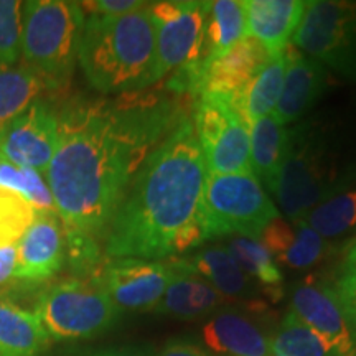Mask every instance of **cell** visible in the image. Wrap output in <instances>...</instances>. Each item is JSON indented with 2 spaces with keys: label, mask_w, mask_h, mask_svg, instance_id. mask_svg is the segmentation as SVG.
Masks as SVG:
<instances>
[{
  "label": "cell",
  "mask_w": 356,
  "mask_h": 356,
  "mask_svg": "<svg viewBox=\"0 0 356 356\" xmlns=\"http://www.w3.org/2000/svg\"><path fill=\"white\" fill-rule=\"evenodd\" d=\"M184 119L175 101L139 92L65 111L44 170L63 228L104 234L144 160Z\"/></svg>",
  "instance_id": "6da1fadb"
},
{
  "label": "cell",
  "mask_w": 356,
  "mask_h": 356,
  "mask_svg": "<svg viewBox=\"0 0 356 356\" xmlns=\"http://www.w3.org/2000/svg\"><path fill=\"white\" fill-rule=\"evenodd\" d=\"M208 170L193 122L184 119L144 160L106 231L111 259L160 261L178 256L200 228Z\"/></svg>",
  "instance_id": "7a4b0ae2"
},
{
  "label": "cell",
  "mask_w": 356,
  "mask_h": 356,
  "mask_svg": "<svg viewBox=\"0 0 356 356\" xmlns=\"http://www.w3.org/2000/svg\"><path fill=\"white\" fill-rule=\"evenodd\" d=\"M356 185V154L337 126L310 118L289 129L287 150L273 193L291 221Z\"/></svg>",
  "instance_id": "3957f363"
},
{
  "label": "cell",
  "mask_w": 356,
  "mask_h": 356,
  "mask_svg": "<svg viewBox=\"0 0 356 356\" xmlns=\"http://www.w3.org/2000/svg\"><path fill=\"white\" fill-rule=\"evenodd\" d=\"M150 3L126 15H88L78 60L102 95H131L154 84L155 30Z\"/></svg>",
  "instance_id": "277c9868"
},
{
  "label": "cell",
  "mask_w": 356,
  "mask_h": 356,
  "mask_svg": "<svg viewBox=\"0 0 356 356\" xmlns=\"http://www.w3.org/2000/svg\"><path fill=\"white\" fill-rule=\"evenodd\" d=\"M81 3L30 0L22 10V56L53 86L65 83L78 60L84 29Z\"/></svg>",
  "instance_id": "5b68a950"
},
{
  "label": "cell",
  "mask_w": 356,
  "mask_h": 356,
  "mask_svg": "<svg viewBox=\"0 0 356 356\" xmlns=\"http://www.w3.org/2000/svg\"><path fill=\"white\" fill-rule=\"evenodd\" d=\"M280 213L254 173L208 175L200 203L204 239L244 236L259 239Z\"/></svg>",
  "instance_id": "8992f818"
},
{
  "label": "cell",
  "mask_w": 356,
  "mask_h": 356,
  "mask_svg": "<svg viewBox=\"0 0 356 356\" xmlns=\"http://www.w3.org/2000/svg\"><path fill=\"white\" fill-rule=\"evenodd\" d=\"M35 314L50 340H89L113 328L121 310L95 279H66L40 293Z\"/></svg>",
  "instance_id": "52a82bcc"
},
{
  "label": "cell",
  "mask_w": 356,
  "mask_h": 356,
  "mask_svg": "<svg viewBox=\"0 0 356 356\" xmlns=\"http://www.w3.org/2000/svg\"><path fill=\"white\" fill-rule=\"evenodd\" d=\"M292 44L356 84V0H309Z\"/></svg>",
  "instance_id": "ba28073f"
},
{
  "label": "cell",
  "mask_w": 356,
  "mask_h": 356,
  "mask_svg": "<svg viewBox=\"0 0 356 356\" xmlns=\"http://www.w3.org/2000/svg\"><path fill=\"white\" fill-rule=\"evenodd\" d=\"M193 127L208 175L252 173L249 127L228 97L200 95L195 101Z\"/></svg>",
  "instance_id": "9c48e42d"
},
{
  "label": "cell",
  "mask_w": 356,
  "mask_h": 356,
  "mask_svg": "<svg viewBox=\"0 0 356 356\" xmlns=\"http://www.w3.org/2000/svg\"><path fill=\"white\" fill-rule=\"evenodd\" d=\"M210 3L200 0L150 3L155 30L154 83L181 66L202 63Z\"/></svg>",
  "instance_id": "30bf717a"
},
{
  "label": "cell",
  "mask_w": 356,
  "mask_h": 356,
  "mask_svg": "<svg viewBox=\"0 0 356 356\" xmlns=\"http://www.w3.org/2000/svg\"><path fill=\"white\" fill-rule=\"evenodd\" d=\"M172 259H109L91 275L121 312H154L173 275Z\"/></svg>",
  "instance_id": "8fae6325"
},
{
  "label": "cell",
  "mask_w": 356,
  "mask_h": 356,
  "mask_svg": "<svg viewBox=\"0 0 356 356\" xmlns=\"http://www.w3.org/2000/svg\"><path fill=\"white\" fill-rule=\"evenodd\" d=\"M58 149V118L35 101L0 134V160L22 168L44 172Z\"/></svg>",
  "instance_id": "7c38bea8"
},
{
  "label": "cell",
  "mask_w": 356,
  "mask_h": 356,
  "mask_svg": "<svg viewBox=\"0 0 356 356\" xmlns=\"http://www.w3.org/2000/svg\"><path fill=\"white\" fill-rule=\"evenodd\" d=\"M291 312L307 327L327 338L341 356H356V333L335 286L315 275L304 279L292 289Z\"/></svg>",
  "instance_id": "4fadbf2b"
},
{
  "label": "cell",
  "mask_w": 356,
  "mask_h": 356,
  "mask_svg": "<svg viewBox=\"0 0 356 356\" xmlns=\"http://www.w3.org/2000/svg\"><path fill=\"white\" fill-rule=\"evenodd\" d=\"M65 228L56 213H37L33 225L17 244L15 279L44 282L63 267Z\"/></svg>",
  "instance_id": "5bb4252c"
},
{
  "label": "cell",
  "mask_w": 356,
  "mask_h": 356,
  "mask_svg": "<svg viewBox=\"0 0 356 356\" xmlns=\"http://www.w3.org/2000/svg\"><path fill=\"white\" fill-rule=\"evenodd\" d=\"M286 53V74L282 91L274 118L282 124H292L309 113L328 89V70L314 58L307 56L293 44L284 50Z\"/></svg>",
  "instance_id": "9a60e30c"
},
{
  "label": "cell",
  "mask_w": 356,
  "mask_h": 356,
  "mask_svg": "<svg viewBox=\"0 0 356 356\" xmlns=\"http://www.w3.org/2000/svg\"><path fill=\"white\" fill-rule=\"evenodd\" d=\"M246 35L259 42L270 56L291 44L304 17L305 0H246Z\"/></svg>",
  "instance_id": "2e32d148"
},
{
  "label": "cell",
  "mask_w": 356,
  "mask_h": 356,
  "mask_svg": "<svg viewBox=\"0 0 356 356\" xmlns=\"http://www.w3.org/2000/svg\"><path fill=\"white\" fill-rule=\"evenodd\" d=\"M270 55L257 40L246 37L225 55L207 65L203 92H215L233 102L254 79Z\"/></svg>",
  "instance_id": "e0dca14e"
},
{
  "label": "cell",
  "mask_w": 356,
  "mask_h": 356,
  "mask_svg": "<svg viewBox=\"0 0 356 356\" xmlns=\"http://www.w3.org/2000/svg\"><path fill=\"white\" fill-rule=\"evenodd\" d=\"M259 241L274 257L289 269H310L327 256L328 241L310 228L305 220L275 218L262 231Z\"/></svg>",
  "instance_id": "ac0fdd59"
},
{
  "label": "cell",
  "mask_w": 356,
  "mask_h": 356,
  "mask_svg": "<svg viewBox=\"0 0 356 356\" xmlns=\"http://www.w3.org/2000/svg\"><path fill=\"white\" fill-rule=\"evenodd\" d=\"M207 348L220 356H273L270 338L246 315L222 310L202 328Z\"/></svg>",
  "instance_id": "d6986e66"
},
{
  "label": "cell",
  "mask_w": 356,
  "mask_h": 356,
  "mask_svg": "<svg viewBox=\"0 0 356 356\" xmlns=\"http://www.w3.org/2000/svg\"><path fill=\"white\" fill-rule=\"evenodd\" d=\"M185 261L188 262L195 274L208 280L221 293L222 299L248 302L252 309L266 307L261 300L256 282L249 279L241 267L236 264L226 246L215 244V246L204 248Z\"/></svg>",
  "instance_id": "ffe728a7"
},
{
  "label": "cell",
  "mask_w": 356,
  "mask_h": 356,
  "mask_svg": "<svg viewBox=\"0 0 356 356\" xmlns=\"http://www.w3.org/2000/svg\"><path fill=\"white\" fill-rule=\"evenodd\" d=\"M50 341L33 310L0 299V356H37Z\"/></svg>",
  "instance_id": "44dd1931"
},
{
  "label": "cell",
  "mask_w": 356,
  "mask_h": 356,
  "mask_svg": "<svg viewBox=\"0 0 356 356\" xmlns=\"http://www.w3.org/2000/svg\"><path fill=\"white\" fill-rule=\"evenodd\" d=\"M289 129L274 114L257 119L249 126L252 173L273 193L287 150Z\"/></svg>",
  "instance_id": "7402d4cb"
},
{
  "label": "cell",
  "mask_w": 356,
  "mask_h": 356,
  "mask_svg": "<svg viewBox=\"0 0 356 356\" xmlns=\"http://www.w3.org/2000/svg\"><path fill=\"white\" fill-rule=\"evenodd\" d=\"M286 74V53L269 58L248 88L233 101L236 111L249 127L257 119L274 113Z\"/></svg>",
  "instance_id": "603a6c76"
},
{
  "label": "cell",
  "mask_w": 356,
  "mask_h": 356,
  "mask_svg": "<svg viewBox=\"0 0 356 356\" xmlns=\"http://www.w3.org/2000/svg\"><path fill=\"white\" fill-rule=\"evenodd\" d=\"M246 8L241 0H215L210 3L204 30L203 63L210 65L246 38Z\"/></svg>",
  "instance_id": "cb8c5ba5"
},
{
  "label": "cell",
  "mask_w": 356,
  "mask_h": 356,
  "mask_svg": "<svg viewBox=\"0 0 356 356\" xmlns=\"http://www.w3.org/2000/svg\"><path fill=\"white\" fill-rule=\"evenodd\" d=\"M50 88L56 86L30 66H0V134Z\"/></svg>",
  "instance_id": "d4e9b609"
},
{
  "label": "cell",
  "mask_w": 356,
  "mask_h": 356,
  "mask_svg": "<svg viewBox=\"0 0 356 356\" xmlns=\"http://www.w3.org/2000/svg\"><path fill=\"white\" fill-rule=\"evenodd\" d=\"M228 251L233 256L236 264L251 280H256L257 286L264 289L266 296L277 300L282 296V273L274 261L273 254L259 239L244 238V236H231L228 241Z\"/></svg>",
  "instance_id": "484cf974"
},
{
  "label": "cell",
  "mask_w": 356,
  "mask_h": 356,
  "mask_svg": "<svg viewBox=\"0 0 356 356\" xmlns=\"http://www.w3.org/2000/svg\"><path fill=\"white\" fill-rule=\"evenodd\" d=\"M327 241L356 233V185L341 191L302 218Z\"/></svg>",
  "instance_id": "4316f807"
},
{
  "label": "cell",
  "mask_w": 356,
  "mask_h": 356,
  "mask_svg": "<svg viewBox=\"0 0 356 356\" xmlns=\"http://www.w3.org/2000/svg\"><path fill=\"white\" fill-rule=\"evenodd\" d=\"M270 348L286 356H341L327 338L300 322L292 312L280 320Z\"/></svg>",
  "instance_id": "83f0119b"
},
{
  "label": "cell",
  "mask_w": 356,
  "mask_h": 356,
  "mask_svg": "<svg viewBox=\"0 0 356 356\" xmlns=\"http://www.w3.org/2000/svg\"><path fill=\"white\" fill-rule=\"evenodd\" d=\"M35 218L37 210L24 195L0 186V249L17 246Z\"/></svg>",
  "instance_id": "f1b7e54d"
},
{
  "label": "cell",
  "mask_w": 356,
  "mask_h": 356,
  "mask_svg": "<svg viewBox=\"0 0 356 356\" xmlns=\"http://www.w3.org/2000/svg\"><path fill=\"white\" fill-rule=\"evenodd\" d=\"M172 262L175 270H173L170 284H168L162 300L154 309V314L180 320H191L193 314L190 309V293L195 273L185 259H172Z\"/></svg>",
  "instance_id": "f546056e"
},
{
  "label": "cell",
  "mask_w": 356,
  "mask_h": 356,
  "mask_svg": "<svg viewBox=\"0 0 356 356\" xmlns=\"http://www.w3.org/2000/svg\"><path fill=\"white\" fill-rule=\"evenodd\" d=\"M24 2L0 0V66L12 68L22 56Z\"/></svg>",
  "instance_id": "4dcf8cb0"
},
{
  "label": "cell",
  "mask_w": 356,
  "mask_h": 356,
  "mask_svg": "<svg viewBox=\"0 0 356 356\" xmlns=\"http://www.w3.org/2000/svg\"><path fill=\"white\" fill-rule=\"evenodd\" d=\"M65 241L71 267L81 274H88L91 270L95 273L99 264V248H97L96 238L65 229Z\"/></svg>",
  "instance_id": "1f68e13d"
},
{
  "label": "cell",
  "mask_w": 356,
  "mask_h": 356,
  "mask_svg": "<svg viewBox=\"0 0 356 356\" xmlns=\"http://www.w3.org/2000/svg\"><path fill=\"white\" fill-rule=\"evenodd\" d=\"M225 299L208 280L200 277L198 274L193 275L190 293V309L193 314V318L203 317V315L211 314L220 307Z\"/></svg>",
  "instance_id": "d6a6232c"
},
{
  "label": "cell",
  "mask_w": 356,
  "mask_h": 356,
  "mask_svg": "<svg viewBox=\"0 0 356 356\" xmlns=\"http://www.w3.org/2000/svg\"><path fill=\"white\" fill-rule=\"evenodd\" d=\"M335 291L346 317L356 333V269L345 267L340 279L337 280Z\"/></svg>",
  "instance_id": "836d02e7"
},
{
  "label": "cell",
  "mask_w": 356,
  "mask_h": 356,
  "mask_svg": "<svg viewBox=\"0 0 356 356\" xmlns=\"http://www.w3.org/2000/svg\"><path fill=\"white\" fill-rule=\"evenodd\" d=\"M147 2L139 0H96V2H83L81 7L84 12H89V15H126L137 8L144 7Z\"/></svg>",
  "instance_id": "e575fe53"
},
{
  "label": "cell",
  "mask_w": 356,
  "mask_h": 356,
  "mask_svg": "<svg viewBox=\"0 0 356 356\" xmlns=\"http://www.w3.org/2000/svg\"><path fill=\"white\" fill-rule=\"evenodd\" d=\"M155 356H210L202 346L188 340H181V338H173L168 340L162 350Z\"/></svg>",
  "instance_id": "d590c367"
},
{
  "label": "cell",
  "mask_w": 356,
  "mask_h": 356,
  "mask_svg": "<svg viewBox=\"0 0 356 356\" xmlns=\"http://www.w3.org/2000/svg\"><path fill=\"white\" fill-rule=\"evenodd\" d=\"M83 356H155V355L152 348L147 345H124V346H111V348L96 350Z\"/></svg>",
  "instance_id": "8d00e7d4"
},
{
  "label": "cell",
  "mask_w": 356,
  "mask_h": 356,
  "mask_svg": "<svg viewBox=\"0 0 356 356\" xmlns=\"http://www.w3.org/2000/svg\"><path fill=\"white\" fill-rule=\"evenodd\" d=\"M17 264V246L0 249V287L8 284L12 277L15 279Z\"/></svg>",
  "instance_id": "74e56055"
},
{
  "label": "cell",
  "mask_w": 356,
  "mask_h": 356,
  "mask_svg": "<svg viewBox=\"0 0 356 356\" xmlns=\"http://www.w3.org/2000/svg\"><path fill=\"white\" fill-rule=\"evenodd\" d=\"M345 267H348V269H356V239L351 243L348 251H346Z\"/></svg>",
  "instance_id": "f35d334b"
},
{
  "label": "cell",
  "mask_w": 356,
  "mask_h": 356,
  "mask_svg": "<svg viewBox=\"0 0 356 356\" xmlns=\"http://www.w3.org/2000/svg\"><path fill=\"white\" fill-rule=\"evenodd\" d=\"M273 356H286V355H282V353H277V351H273Z\"/></svg>",
  "instance_id": "ab89813d"
}]
</instances>
